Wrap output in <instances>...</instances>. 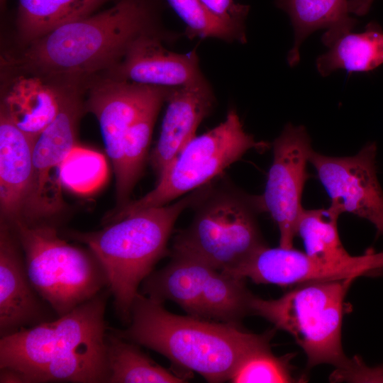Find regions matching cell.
Instances as JSON below:
<instances>
[{
	"label": "cell",
	"instance_id": "24",
	"mask_svg": "<svg viewBox=\"0 0 383 383\" xmlns=\"http://www.w3.org/2000/svg\"><path fill=\"white\" fill-rule=\"evenodd\" d=\"M338 217L328 209H304L297 223L296 236L303 240L306 253L328 260H343L351 255L340 240Z\"/></svg>",
	"mask_w": 383,
	"mask_h": 383
},
{
	"label": "cell",
	"instance_id": "29",
	"mask_svg": "<svg viewBox=\"0 0 383 383\" xmlns=\"http://www.w3.org/2000/svg\"><path fill=\"white\" fill-rule=\"evenodd\" d=\"M374 1L375 0H348V12L360 16H365L369 12Z\"/></svg>",
	"mask_w": 383,
	"mask_h": 383
},
{
	"label": "cell",
	"instance_id": "10",
	"mask_svg": "<svg viewBox=\"0 0 383 383\" xmlns=\"http://www.w3.org/2000/svg\"><path fill=\"white\" fill-rule=\"evenodd\" d=\"M377 155L376 143L370 142L353 156H327L313 150L309 163L330 198L331 212L365 219L383 236V190L377 177Z\"/></svg>",
	"mask_w": 383,
	"mask_h": 383
},
{
	"label": "cell",
	"instance_id": "18",
	"mask_svg": "<svg viewBox=\"0 0 383 383\" xmlns=\"http://www.w3.org/2000/svg\"><path fill=\"white\" fill-rule=\"evenodd\" d=\"M34 143L1 108V222L10 224L23 216L33 187Z\"/></svg>",
	"mask_w": 383,
	"mask_h": 383
},
{
	"label": "cell",
	"instance_id": "21",
	"mask_svg": "<svg viewBox=\"0 0 383 383\" xmlns=\"http://www.w3.org/2000/svg\"><path fill=\"white\" fill-rule=\"evenodd\" d=\"M383 64V30L371 21L362 33H348L339 38L328 52L316 59V69L327 77L339 69L352 72H370Z\"/></svg>",
	"mask_w": 383,
	"mask_h": 383
},
{
	"label": "cell",
	"instance_id": "3",
	"mask_svg": "<svg viewBox=\"0 0 383 383\" xmlns=\"http://www.w3.org/2000/svg\"><path fill=\"white\" fill-rule=\"evenodd\" d=\"M153 13L149 0H118L112 7L64 24L30 45L23 63L47 77L70 79L113 67L145 32Z\"/></svg>",
	"mask_w": 383,
	"mask_h": 383
},
{
	"label": "cell",
	"instance_id": "12",
	"mask_svg": "<svg viewBox=\"0 0 383 383\" xmlns=\"http://www.w3.org/2000/svg\"><path fill=\"white\" fill-rule=\"evenodd\" d=\"M313 150L303 126L288 123L272 143L273 160L260 199L279 232V246L294 248L297 223L304 210L301 198L309 174L307 165Z\"/></svg>",
	"mask_w": 383,
	"mask_h": 383
},
{
	"label": "cell",
	"instance_id": "19",
	"mask_svg": "<svg viewBox=\"0 0 383 383\" xmlns=\"http://www.w3.org/2000/svg\"><path fill=\"white\" fill-rule=\"evenodd\" d=\"M348 0H275L278 9L289 16L294 40L287 55L290 67L300 61V47L304 40L319 29H326L321 41L330 48L345 34L350 33L358 21L349 16Z\"/></svg>",
	"mask_w": 383,
	"mask_h": 383
},
{
	"label": "cell",
	"instance_id": "13",
	"mask_svg": "<svg viewBox=\"0 0 383 383\" xmlns=\"http://www.w3.org/2000/svg\"><path fill=\"white\" fill-rule=\"evenodd\" d=\"M60 107L52 122L35 139L31 193L21 221L40 224L64 206L59 179L60 166L76 145V128L81 112L77 90L71 85L59 89Z\"/></svg>",
	"mask_w": 383,
	"mask_h": 383
},
{
	"label": "cell",
	"instance_id": "8",
	"mask_svg": "<svg viewBox=\"0 0 383 383\" xmlns=\"http://www.w3.org/2000/svg\"><path fill=\"white\" fill-rule=\"evenodd\" d=\"M245 132L234 109L211 130L192 138L158 178L155 187L143 197L113 210L104 219L116 221L137 211L164 206L212 182L248 151L265 150Z\"/></svg>",
	"mask_w": 383,
	"mask_h": 383
},
{
	"label": "cell",
	"instance_id": "9",
	"mask_svg": "<svg viewBox=\"0 0 383 383\" xmlns=\"http://www.w3.org/2000/svg\"><path fill=\"white\" fill-rule=\"evenodd\" d=\"M142 294L161 303L174 301L195 317L237 325L251 314L253 296L245 279L174 252L167 266L143 282Z\"/></svg>",
	"mask_w": 383,
	"mask_h": 383
},
{
	"label": "cell",
	"instance_id": "5",
	"mask_svg": "<svg viewBox=\"0 0 383 383\" xmlns=\"http://www.w3.org/2000/svg\"><path fill=\"white\" fill-rule=\"evenodd\" d=\"M218 177L192 206V221L175 236L172 250L231 274L267 245L257 221L264 209L260 195Z\"/></svg>",
	"mask_w": 383,
	"mask_h": 383
},
{
	"label": "cell",
	"instance_id": "4",
	"mask_svg": "<svg viewBox=\"0 0 383 383\" xmlns=\"http://www.w3.org/2000/svg\"><path fill=\"white\" fill-rule=\"evenodd\" d=\"M207 187L208 184L174 203L104 223L99 231L67 233L87 245L101 263L116 314L123 323L131 322V306L140 284L168 253L167 244L177 219L184 210L194 205Z\"/></svg>",
	"mask_w": 383,
	"mask_h": 383
},
{
	"label": "cell",
	"instance_id": "15",
	"mask_svg": "<svg viewBox=\"0 0 383 383\" xmlns=\"http://www.w3.org/2000/svg\"><path fill=\"white\" fill-rule=\"evenodd\" d=\"M23 250L11 226L0 228V336L55 320L58 316L33 287Z\"/></svg>",
	"mask_w": 383,
	"mask_h": 383
},
{
	"label": "cell",
	"instance_id": "11",
	"mask_svg": "<svg viewBox=\"0 0 383 383\" xmlns=\"http://www.w3.org/2000/svg\"><path fill=\"white\" fill-rule=\"evenodd\" d=\"M383 272V251L369 250L362 255L328 260L315 257L294 248H270L255 252L231 274L256 284L279 286L344 279Z\"/></svg>",
	"mask_w": 383,
	"mask_h": 383
},
{
	"label": "cell",
	"instance_id": "20",
	"mask_svg": "<svg viewBox=\"0 0 383 383\" xmlns=\"http://www.w3.org/2000/svg\"><path fill=\"white\" fill-rule=\"evenodd\" d=\"M60 107L59 88L37 76L17 78L1 106L12 122L34 140L55 118Z\"/></svg>",
	"mask_w": 383,
	"mask_h": 383
},
{
	"label": "cell",
	"instance_id": "30",
	"mask_svg": "<svg viewBox=\"0 0 383 383\" xmlns=\"http://www.w3.org/2000/svg\"><path fill=\"white\" fill-rule=\"evenodd\" d=\"M374 372L379 382H383V364L375 366Z\"/></svg>",
	"mask_w": 383,
	"mask_h": 383
},
{
	"label": "cell",
	"instance_id": "7",
	"mask_svg": "<svg viewBox=\"0 0 383 383\" xmlns=\"http://www.w3.org/2000/svg\"><path fill=\"white\" fill-rule=\"evenodd\" d=\"M9 225L21 245L33 287L58 317L109 288L106 273L91 250L69 244L48 224L16 221Z\"/></svg>",
	"mask_w": 383,
	"mask_h": 383
},
{
	"label": "cell",
	"instance_id": "2",
	"mask_svg": "<svg viewBox=\"0 0 383 383\" xmlns=\"http://www.w3.org/2000/svg\"><path fill=\"white\" fill-rule=\"evenodd\" d=\"M109 329L209 382L230 380L239 363L255 350L270 345L274 334H255L237 324L174 314L162 303L140 293L132 304L128 328Z\"/></svg>",
	"mask_w": 383,
	"mask_h": 383
},
{
	"label": "cell",
	"instance_id": "26",
	"mask_svg": "<svg viewBox=\"0 0 383 383\" xmlns=\"http://www.w3.org/2000/svg\"><path fill=\"white\" fill-rule=\"evenodd\" d=\"M108 177L103 154L77 144L67 153L59 169L62 186L78 194H89L101 188Z\"/></svg>",
	"mask_w": 383,
	"mask_h": 383
},
{
	"label": "cell",
	"instance_id": "31",
	"mask_svg": "<svg viewBox=\"0 0 383 383\" xmlns=\"http://www.w3.org/2000/svg\"><path fill=\"white\" fill-rule=\"evenodd\" d=\"M4 2H5V0H1V4H4Z\"/></svg>",
	"mask_w": 383,
	"mask_h": 383
},
{
	"label": "cell",
	"instance_id": "25",
	"mask_svg": "<svg viewBox=\"0 0 383 383\" xmlns=\"http://www.w3.org/2000/svg\"><path fill=\"white\" fill-rule=\"evenodd\" d=\"M186 25L189 38H213L227 42L244 43V21L221 17L209 9L201 0H166Z\"/></svg>",
	"mask_w": 383,
	"mask_h": 383
},
{
	"label": "cell",
	"instance_id": "28",
	"mask_svg": "<svg viewBox=\"0 0 383 383\" xmlns=\"http://www.w3.org/2000/svg\"><path fill=\"white\" fill-rule=\"evenodd\" d=\"M216 14L226 18L244 21L249 6L235 4L233 0H201Z\"/></svg>",
	"mask_w": 383,
	"mask_h": 383
},
{
	"label": "cell",
	"instance_id": "23",
	"mask_svg": "<svg viewBox=\"0 0 383 383\" xmlns=\"http://www.w3.org/2000/svg\"><path fill=\"white\" fill-rule=\"evenodd\" d=\"M109 383H180L186 379L159 365L138 345L108 329L106 335Z\"/></svg>",
	"mask_w": 383,
	"mask_h": 383
},
{
	"label": "cell",
	"instance_id": "17",
	"mask_svg": "<svg viewBox=\"0 0 383 383\" xmlns=\"http://www.w3.org/2000/svg\"><path fill=\"white\" fill-rule=\"evenodd\" d=\"M158 140L150 163L158 178L196 135L213 108V96L204 79L171 88Z\"/></svg>",
	"mask_w": 383,
	"mask_h": 383
},
{
	"label": "cell",
	"instance_id": "16",
	"mask_svg": "<svg viewBox=\"0 0 383 383\" xmlns=\"http://www.w3.org/2000/svg\"><path fill=\"white\" fill-rule=\"evenodd\" d=\"M111 72L113 79L167 88L203 79L195 50L187 54L171 52L145 32L131 43Z\"/></svg>",
	"mask_w": 383,
	"mask_h": 383
},
{
	"label": "cell",
	"instance_id": "27",
	"mask_svg": "<svg viewBox=\"0 0 383 383\" xmlns=\"http://www.w3.org/2000/svg\"><path fill=\"white\" fill-rule=\"evenodd\" d=\"M294 354L277 357L270 345L259 348L248 354L233 372L231 381L235 383L301 382L305 379L294 375L290 360Z\"/></svg>",
	"mask_w": 383,
	"mask_h": 383
},
{
	"label": "cell",
	"instance_id": "14",
	"mask_svg": "<svg viewBox=\"0 0 383 383\" xmlns=\"http://www.w3.org/2000/svg\"><path fill=\"white\" fill-rule=\"evenodd\" d=\"M170 89L113 78L91 88L87 108L98 120L115 177L121 170L124 145L129 133L148 107L167 99Z\"/></svg>",
	"mask_w": 383,
	"mask_h": 383
},
{
	"label": "cell",
	"instance_id": "22",
	"mask_svg": "<svg viewBox=\"0 0 383 383\" xmlns=\"http://www.w3.org/2000/svg\"><path fill=\"white\" fill-rule=\"evenodd\" d=\"M107 0H18L17 26L27 43L91 15Z\"/></svg>",
	"mask_w": 383,
	"mask_h": 383
},
{
	"label": "cell",
	"instance_id": "1",
	"mask_svg": "<svg viewBox=\"0 0 383 383\" xmlns=\"http://www.w3.org/2000/svg\"><path fill=\"white\" fill-rule=\"evenodd\" d=\"M104 289L64 316L1 337L0 382H108Z\"/></svg>",
	"mask_w": 383,
	"mask_h": 383
},
{
	"label": "cell",
	"instance_id": "6",
	"mask_svg": "<svg viewBox=\"0 0 383 383\" xmlns=\"http://www.w3.org/2000/svg\"><path fill=\"white\" fill-rule=\"evenodd\" d=\"M354 280L303 283L277 299L253 296L251 314L291 335L304 352L308 367L328 364L344 370L352 359L345 355L342 345L343 304Z\"/></svg>",
	"mask_w": 383,
	"mask_h": 383
}]
</instances>
